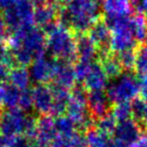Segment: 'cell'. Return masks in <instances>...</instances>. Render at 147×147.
<instances>
[{"instance_id":"cell-4","label":"cell","mask_w":147,"mask_h":147,"mask_svg":"<svg viewBox=\"0 0 147 147\" xmlns=\"http://www.w3.org/2000/svg\"><path fill=\"white\" fill-rule=\"evenodd\" d=\"M36 122L37 120L20 109H9L1 114L0 133L8 137L25 135L27 139H34Z\"/></svg>"},{"instance_id":"cell-14","label":"cell","mask_w":147,"mask_h":147,"mask_svg":"<svg viewBox=\"0 0 147 147\" xmlns=\"http://www.w3.org/2000/svg\"><path fill=\"white\" fill-rule=\"evenodd\" d=\"M51 81L53 83V86L61 87L67 90L71 88L77 81L75 69H74V65H71V63L55 59V67H53Z\"/></svg>"},{"instance_id":"cell-19","label":"cell","mask_w":147,"mask_h":147,"mask_svg":"<svg viewBox=\"0 0 147 147\" xmlns=\"http://www.w3.org/2000/svg\"><path fill=\"white\" fill-rule=\"evenodd\" d=\"M7 80L9 81V84L12 85L13 87L20 91H23L28 89L31 79L29 76L28 69L22 65H17V67H13L12 69L9 71Z\"/></svg>"},{"instance_id":"cell-2","label":"cell","mask_w":147,"mask_h":147,"mask_svg":"<svg viewBox=\"0 0 147 147\" xmlns=\"http://www.w3.org/2000/svg\"><path fill=\"white\" fill-rule=\"evenodd\" d=\"M102 7L95 0H65L59 8L61 24L83 34L99 21Z\"/></svg>"},{"instance_id":"cell-27","label":"cell","mask_w":147,"mask_h":147,"mask_svg":"<svg viewBox=\"0 0 147 147\" xmlns=\"http://www.w3.org/2000/svg\"><path fill=\"white\" fill-rule=\"evenodd\" d=\"M131 8L137 12L147 13V0H128Z\"/></svg>"},{"instance_id":"cell-3","label":"cell","mask_w":147,"mask_h":147,"mask_svg":"<svg viewBox=\"0 0 147 147\" xmlns=\"http://www.w3.org/2000/svg\"><path fill=\"white\" fill-rule=\"evenodd\" d=\"M47 51L55 61L71 63L77 59V37L65 25L55 24L47 31Z\"/></svg>"},{"instance_id":"cell-9","label":"cell","mask_w":147,"mask_h":147,"mask_svg":"<svg viewBox=\"0 0 147 147\" xmlns=\"http://www.w3.org/2000/svg\"><path fill=\"white\" fill-rule=\"evenodd\" d=\"M53 67L55 59H51L45 55L35 59L30 63V67L28 69L31 81L37 85H45L47 82L51 81Z\"/></svg>"},{"instance_id":"cell-18","label":"cell","mask_w":147,"mask_h":147,"mask_svg":"<svg viewBox=\"0 0 147 147\" xmlns=\"http://www.w3.org/2000/svg\"><path fill=\"white\" fill-rule=\"evenodd\" d=\"M53 95V105L51 109V116H63L65 112H67V105H69L71 92L67 89L61 88V87H51Z\"/></svg>"},{"instance_id":"cell-15","label":"cell","mask_w":147,"mask_h":147,"mask_svg":"<svg viewBox=\"0 0 147 147\" xmlns=\"http://www.w3.org/2000/svg\"><path fill=\"white\" fill-rule=\"evenodd\" d=\"M100 59L99 49L93 42L89 35L80 34L77 37V59L88 61V63H96V59Z\"/></svg>"},{"instance_id":"cell-22","label":"cell","mask_w":147,"mask_h":147,"mask_svg":"<svg viewBox=\"0 0 147 147\" xmlns=\"http://www.w3.org/2000/svg\"><path fill=\"white\" fill-rule=\"evenodd\" d=\"M101 65H102L103 69H104L107 77L109 78V80H112V79L118 77L124 71L115 55H109L106 57H104L102 59V63Z\"/></svg>"},{"instance_id":"cell-7","label":"cell","mask_w":147,"mask_h":147,"mask_svg":"<svg viewBox=\"0 0 147 147\" xmlns=\"http://www.w3.org/2000/svg\"><path fill=\"white\" fill-rule=\"evenodd\" d=\"M59 8L57 2L53 0H47V2L39 5L33 10V22L41 30L49 31L55 26V18L59 16Z\"/></svg>"},{"instance_id":"cell-24","label":"cell","mask_w":147,"mask_h":147,"mask_svg":"<svg viewBox=\"0 0 147 147\" xmlns=\"http://www.w3.org/2000/svg\"><path fill=\"white\" fill-rule=\"evenodd\" d=\"M111 115L115 118L117 122L124 121L127 119H130L132 116V111H131V103H121L116 104L114 108L112 109Z\"/></svg>"},{"instance_id":"cell-21","label":"cell","mask_w":147,"mask_h":147,"mask_svg":"<svg viewBox=\"0 0 147 147\" xmlns=\"http://www.w3.org/2000/svg\"><path fill=\"white\" fill-rule=\"evenodd\" d=\"M86 138L87 147H110L112 139L98 129H90L87 131Z\"/></svg>"},{"instance_id":"cell-26","label":"cell","mask_w":147,"mask_h":147,"mask_svg":"<svg viewBox=\"0 0 147 147\" xmlns=\"http://www.w3.org/2000/svg\"><path fill=\"white\" fill-rule=\"evenodd\" d=\"M134 67L141 76L147 73V45H142L136 51Z\"/></svg>"},{"instance_id":"cell-13","label":"cell","mask_w":147,"mask_h":147,"mask_svg":"<svg viewBox=\"0 0 147 147\" xmlns=\"http://www.w3.org/2000/svg\"><path fill=\"white\" fill-rule=\"evenodd\" d=\"M57 137L55 127V119L51 116H42L36 122L35 145L38 147H49Z\"/></svg>"},{"instance_id":"cell-20","label":"cell","mask_w":147,"mask_h":147,"mask_svg":"<svg viewBox=\"0 0 147 147\" xmlns=\"http://www.w3.org/2000/svg\"><path fill=\"white\" fill-rule=\"evenodd\" d=\"M55 127L57 135L59 138H69L76 134V125L65 116H59L55 119Z\"/></svg>"},{"instance_id":"cell-5","label":"cell","mask_w":147,"mask_h":147,"mask_svg":"<svg viewBox=\"0 0 147 147\" xmlns=\"http://www.w3.org/2000/svg\"><path fill=\"white\" fill-rule=\"evenodd\" d=\"M140 92V81L132 71H123L109 81L106 93L113 104L130 103Z\"/></svg>"},{"instance_id":"cell-11","label":"cell","mask_w":147,"mask_h":147,"mask_svg":"<svg viewBox=\"0 0 147 147\" xmlns=\"http://www.w3.org/2000/svg\"><path fill=\"white\" fill-rule=\"evenodd\" d=\"M111 101L104 90L89 91L87 94V105L92 117L103 118L110 113Z\"/></svg>"},{"instance_id":"cell-28","label":"cell","mask_w":147,"mask_h":147,"mask_svg":"<svg viewBox=\"0 0 147 147\" xmlns=\"http://www.w3.org/2000/svg\"><path fill=\"white\" fill-rule=\"evenodd\" d=\"M140 92L143 97V100L147 103V73L142 75L140 80Z\"/></svg>"},{"instance_id":"cell-6","label":"cell","mask_w":147,"mask_h":147,"mask_svg":"<svg viewBox=\"0 0 147 147\" xmlns=\"http://www.w3.org/2000/svg\"><path fill=\"white\" fill-rule=\"evenodd\" d=\"M141 127L133 119H127L117 122L114 130L115 140L123 143L126 146L132 147L141 139Z\"/></svg>"},{"instance_id":"cell-29","label":"cell","mask_w":147,"mask_h":147,"mask_svg":"<svg viewBox=\"0 0 147 147\" xmlns=\"http://www.w3.org/2000/svg\"><path fill=\"white\" fill-rule=\"evenodd\" d=\"M132 147H147V138H141L138 142H136Z\"/></svg>"},{"instance_id":"cell-30","label":"cell","mask_w":147,"mask_h":147,"mask_svg":"<svg viewBox=\"0 0 147 147\" xmlns=\"http://www.w3.org/2000/svg\"><path fill=\"white\" fill-rule=\"evenodd\" d=\"M1 114H2V113H1V111H0V118H1Z\"/></svg>"},{"instance_id":"cell-25","label":"cell","mask_w":147,"mask_h":147,"mask_svg":"<svg viewBox=\"0 0 147 147\" xmlns=\"http://www.w3.org/2000/svg\"><path fill=\"white\" fill-rule=\"evenodd\" d=\"M116 125H117V121L111 115V113H109L108 115L104 116L103 118L99 119L98 123H97V129L109 136L110 134L114 133Z\"/></svg>"},{"instance_id":"cell-12","label":"cell","mask_w":147,"mask_h":147,"mask_svg":"<svg viewBox=\"0 0 147 147\" xmlns=\"http://www.w3.org/2000/svg\"><path fill=\"white\" fill-rule=\"evenodd\" d=\"M89 37L97 45L100 53V59L109 55L111 42V30L105 21H98L89 30Z\"/></svg>"},{"instance_id":"cell-16","label":"cell","mask_w":147,"mask_h":147,"mask_svg":"<svg viewBox=\"0 0 147 147\" xmlns=\"http://www.w3.org/2000/svg\"><path fill=\"white\" fill-rule=\"evenodd\" d=\"M83 83L85 85V88H87L89 91L104 90L109 84V78L105 74L102 65L94 63L91 65L90 71Z\"/></svg>"},{"instance_id":"cell-10","label":"cell","mask_w":147,"mask_h":147,"mask_svg":"<svg viewBox=\"0 0 147 147\" xmlns=\"http://www.w3.org/2000/svg\"><path fill=\"white\" fill-rule=\"evenodd\" d=\"M32 108L41 116H51L53 105V95L51 87L37 85L32 91Z\"/></svg>"},{"instance_id":"cell-1","label":"cell","mask_w":147,"mask_h":147,"mask_svg":"<svg viewBox=\"0 0 147 147\" xmlns=\"http://www.w3.org/2000/svg\"><path fill=\"white\" fill-rule=\"evenodd\" d=\"M10 47L15 63L25 67L35 59L45 55L47 36L40 28L29 25L13 31L10 37Z\"/></svg>"},{"instance_id":"cell-23","label":"cell","mask_w":147,"mask_h":147,"mask_svg":"<svg viewBox=\"0 0 147 147\" xmlns=\"http://www.w3.org/2000/svg\"><path fill=\"white\" fill-rule=\"evenodd\" d=\"M131 111L134 120L147 127V103L143 99H135L131 103Z\"/></svg>"},{"instance_id":"cell-17","label":"cell","mask_w":147,"mask_h":147,"mask_svg":"<svg viewBox=\"0 0 147 147\" xmlns=\"http://www.w3.org/2000/svg\"><path fill=\"white\" fill-rule=\"evenodd\" d=\"M21 92L9 83L0 85V107L6 110L9 109H18L20 101Z\"/></svg>"},{"instance_id":"cell-8","label":"cell","mask_w":147,"mask_h":147,"mask_svg":"<svg viewBox=\"0 0 147 147\" xmlns=\"http://www.w3.org/2000/svg\"><path fill=\"white\" fill-rule=\"evenodd\" d=\"M131 9L128 0H105L102 7L104 21L109 26L121 19L127 18L131 16Z\"/></svg>"}]
</instances>
